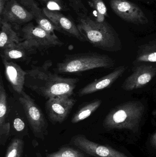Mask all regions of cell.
<instances>
[{"label": "cell", "mask_w": 156, "mask_h": 157, "mask_svg": "<svg viewBox=\"0 0 156 157\" xmlns=\"http://www.w3.org/2000/svg\"><path fill=\"white\" fill-rule=\"evenodd\" d=\"M102 103L100 99H95L82 105L74 113L71 119L73 124L78 123L89 118L99 107Z\"/></svg>", "instance_id": "obj_18"}, {"label": "cell", "mask_w": 156, "mask_h": 157, "mask_svg": "<svg viewBox=\"0 0 156 157\" xmlns=\"http://www.w3.org/2000/svg\"><path fill=\"white\" fill-rule=\"evenodd\" d=\"M110 5L114 13L124 21L136 25H145L148 19L143 10L127 0H111Z\"/></svg>", "instance_id": "obj_9"}, {"label": "cell", "mask_w": 156, "mask_h": 157, "mask_svg": "<svg viewBox=\"0 0 156 157\" xmlns=\"http://www.w3.org/2000/svg\"><path fill=\"white\" fill-rule=\"evenodd\" d=\"M4 66L5 77L12 88L17 94L20 95L23 91L25 82L26 71L13 62L2 59Z\"/></svg>", "instance_id": "obj_15"}, {"label": "cell", "mask_w": 156, "mask_h": 157, "mask_svg": "<svg viewBox=\"0 0 156 157\" xmlns=\"http://www.w3.org/2000/svg\"><path fill=\"white\" fill-rule=\"evenodd\" d=\"M70 144L93 157H128L124 153L110 147L90 141L84 135L78 134L72 136Z\"/></svg>", "instance_id": "obj_8"}, {"label": "cell", "mask_w": 156, "mask_h": 157, "mask_svg": "<svg viewBox=\"0 0 156 157\" xmlns=\"http://www.w3.org/2000/svg\"><path fill=\"white\" fill-rule=\"evenodd\" d=\"M127 67L125 66L117 67L109 74L95 79L80 89L78 92V95L79 97H82L109 87L123 75Z\"/></svg>", "instance_id": "obj_14"}, {"label": "cell", "mask_w": 156, "mask_h": 157, "mask_svg": "<svg viewBox=\"0 0 156 157\" xmlns=\"http://www.w3.org/2000/svg\"><path fill=\"white\" fill-rule=\"evenodd\" d=\"M19 102L35 137L44 141L48 134V123L41 109L35 101L24 90L20 94Z\"/></svg>", "instance_id": "obj_5"}, {"label": "cell", "mask_w": 156, "mask_h": 157, "mask_svg": "<svg viewBox=\"0 0 156 157\" xmlns=\"http://www.w3.org/2000/svg\"><path fill=\"white\" fill-rule=\"evenodd\" d=\"M137 62L156 63V39L138 48Z\"/></svg>", "instance_id": "obj_19"}, {"label": "cell", "mask_w": 156, "mask_h": 157, "mask_svg": "<svg viewBox=\"0 0 156 157\" xmlns=\"http://www.w3.org/2000/svg\"><path fill=\"white\" fill-rule=\"evenodd\" d=\"M76 101L71 96H57L47 100L45 109L49 121L54 125L64 122Z\"/></svg>", "instance_id": "obj_7"}, {"label": "cell", "mask_w": 156, "mask_h": 157, "mask_svg": "<svg viewBox=\"0 0 156 157\" xmlns=\"http://www.w3.org/2000/svg\"><path fill=\"white\" fill-rule=\"evenodd\" d=\"M88 4L93 9L95 21L98 23L105 22V17H108L107 7L103 0H88Z\"/></svg>", "instance_id": "obj_21"}, {"label": "cell", "mask_w": 156, "mask_h": 157, "mask_svg": "<svg viewBox=\"0 0 156 157\" xmlns=\"http://www.w3.org/2000/svg\"><path fill=\"white\" fill-rule=\"evenodd\" d=\"M46 3V8L52 11H67L70 9L63 0H39Z\"/></svg>", "instance_id": "obj_26"}, {"label": "cell", "mask_w": 156, "mask_h": 157, "mask_svg": "<svg viewBox=\"0 0 156 157\" xmlns=\"http://www.w3.org/2000/svg\"><path fill=\"white\" fill-rule=\"evenodd\" d=\"M23 40L40 52H45L50 48L62 47L64 42L56 35H52L44 30L39 25L32 23L25 25L22 29Z\"/></svg>", "instance_id": "obj_6"}, {"label": "cell", "mask_w": 156, "mask_h": 157, "mask_svg": "<svg viewBox=\"0 0 156 157\" xmlns=\"http://www.w3.org/2000/svg\"><path fill=\"white\" fill-rule=\"evenodd\" d=\"M115 64L109 56L95 52L67 54L53 69L57 74H74L98 68L110 69Z\"/></svg>", "instance_id": "obj_2"}, {"label": "cell", "mask_w": 156, "mask_h": 157, "mask_svg": "<svg viewBox=\"0 0 156 157\" xmlns=\"http://www.w3.org/2000/svg\"><path fill=\"white\" fill-rule=\"evenodd\" d=\"M43 12L45 15L61 30L62 34L77 39L81 42L85 40L80 32L77 24L70 17L66 16L57 11H52L44 7Z\"/></svg>", "instance_id": "obj_11"}, {"label": "cell", "mask_w": 156, "mask_h": 157, "mask_svg": "<svg viewBox=\"0 0 156 157\" xmlns=\"http://www.w3.org/2000/svg\"><path fill=\"white\" fill-rule=\"evenodd\" d=\"M151 142L153 146L156 149V132L151 136Z\"/></svg>", "instance_id": "obj_29"}, {"label": "cell", "mask_w": 156, "mask_h": 157, "mask_svg": "<svg viewBox=\"0 0 156 157\" xmlns=\"http://www.w3.org/2000/svg\"><path fill=\"white\" fill-rule=\"evenodd\" d=\"M77 26L85 39L95 48L114 51L117 38L113 29L107 22L98 23L86 16L77 19Z\"/></svg>", "instance_id": "obj_3"}, {"label": "cell", "mask_w": 156, "mask_h": 157, "mask_svg": "<svg viewBox=\"0 0 156 157\" xmlns=\"http://www.w3.org/2000/svg\"><path fill=\"white\" fill-rule=\"evenodd\" d=\"M1 18L10 24L19 25L29 23L34 17L16 0H7Z\"/></svg>", "instance_id": "obj_12"}, {"label": "cell", "mask_w": 156, "mask_h": 157, "mask_svg": "<svg viewBox=\"0 0 156 157\" xmlns=\"http://www.w3.org/2000/svg\"><path fill=\"white\" fill-rule=\"evenodd\" d=\"M37 50L31 46L26 40L15 43L2 50V59L7 61L28 63L32 58V55L36 54Z\"/></svg>", "instance_id": "obj_13"}, {"label": "cell", "mask_w": 156, "mask_h": 157, "mask_svg": "<svg viewBox=\"0 0 156 157\" xmlns=\"http://www.w3.org/2000/svg\"><path fill=\"white\" fill-rule=\"evenodd\" d=\"M145 111L143 104L139 101H127L118 105L106 115L103 126L108 130L138 129Z\"/></svg>", "instance_id": "obj_4"}, {"label": "cell", "mask_w": 156, "mask_h": 157, "mask_svg": "<svg viewBox=\"0 0 156 157\" xmlns=\"http://www.w3.org/2000/svg\"><path fill=\"white\" fill-rule=\"evenodd\" d=\"M28 11L31 12L34 17L38 25L44 30L52 35H56L55 31L62 33L61 30L55 25L44 13L34 0H16Z\"/></svg>", "instance_id": "obj_16"}, {"label": "cell", "mask_w": 156, "mask_h": 157, "mask_svg": "<svg viewBox=\"0 0 156 157\" xmlns=\"http://www.w3.org/2000/svg\"><path fill=\"white\" fill-rule=\"evenodd\" d=\"M77 148L72 146H63L57 151L51 153H47L46 157H90Z\"/></svg>", "instance_id": "obj_20"}, {"label": "cell", "mask_w": 156, "mask_h": 157, "mask_svg": "<svg viewBox=\"0 0 156 157\" xmlns=\"http://www.w3.org/2000/svg\"><path fill=\"white\" fill-rule=\"evenodd\" d=\"M52 65L50 60L41 66L31 65V69L26 71L24 86L47 100L57 96H72L79 79L63 77L52 72Z\"/></svg>", "instance_id": "obj_1"}, {"label": "cell", "mask_w": 156, "mask_h": 157, "mask_svg": "<svg viewBox=\"0 0 156 157\" xmlns=\"http://www.w3.org/2000/svg\"><path fill=\"white\" fill-rule=\"evenodd\" d=\"M0 48L1 50L15 43L21 42L19 35L13 29L11 24L1 18Z\"/></svg>", "instance_id": "obj_17"}, {"label": "cell", "mask_w": 156, "mask_h": 157, "mask_svg": "<svg viewBox=\"0 0 156 157\" xmlns=\"http://www.w3.org/2000/svg\"><path fill=\"white\" fill-rule=\"evenodd\" d=\"M11 135V124L9 122H5L0 125V145L4 146Z\"/></svg>", "instance_id": "obj_27"}, {"label": "cell", "mask_w": 156, "mask_h": 157, "mask_svg": "<svg viewBox=\"0 0 156 157\" xmlns=\"http://www.w3.org/2000/svg\"><path fill=\"white\" fill-rule=\"evenodd\" d=\"M156 75V66L142 65L136 67L132 73L125 80L122 87L131 91L145 86Z\"/></svg>", "instance_id": "obj_10"}, {"label": "cell", "mask_w": 156, "mask_h": 157, "mask_svg": "<svg viewBox=\"0 0 156 157\" xmlns=\"http://www.w3.org/2000/svg\"><path fill=\"white\" fill-rule=\"evenodd\" d=\"M8 113L7 94L2 75L0 76V125L5 123Z\"/></svg>", "instance_id": "obj_23"}, {"label": "cell", "mask_w": 156, "mask_h": 157, "mask_svg": "<svg viewBox=\"0 0 156 157\" xmlns=\"http://www.w3.org/2000/svg\"><path fill=\"white\" fill-rule=\"evenodd\" d=\"M6 1L7 0H0V16H1L2 13L3 11L5 6Z\"/></svg>", "instance_id": "obj_28"}, {"label": "cell", "mask_w": 156, "mask_h": 157, "mask_svg": "<svg viewBox=\"0 0 156 157\" xmlns=\"http://www.w3.org/2000/svg\"><path fill=\"white\" fill-rule=\"evenodd\" d=\"M13 131L11 135L15 136L16 138L23 139L24 136H28V131L25 122L19 117L15 118L13 123Z\"/></svg>", "instance_id": "obj_24"}, {"label": "cell", "mask_w": 156, "mask_h": 157, "mask_svg": "<svg viewBox=\"0 0 156 157\" xmlns=\"http://www.w3.org/2000/svg\"><path fill=\"white\" fill-rule=\"evenodd\" d=\"M24 142L23 139L14 137L8 145L4 157H22Z\"/></svg>", "instance_id": "obj_22"}, {"label": "cell", "mask_w": 156, "mask_h": 157, "mask_svg": "<svg viewBox=\"0 0 156 157\" xmlns=\"http://www.w3.org/2000/svg\"><path fill=\"white\" fill-rule=\"evenodd\" d=\"M70 6L73 9L78 17H82L88 16V9L84 5L82 0H67Z\"/></svg>", "instance_id": "obj_25"}]
</instances>
